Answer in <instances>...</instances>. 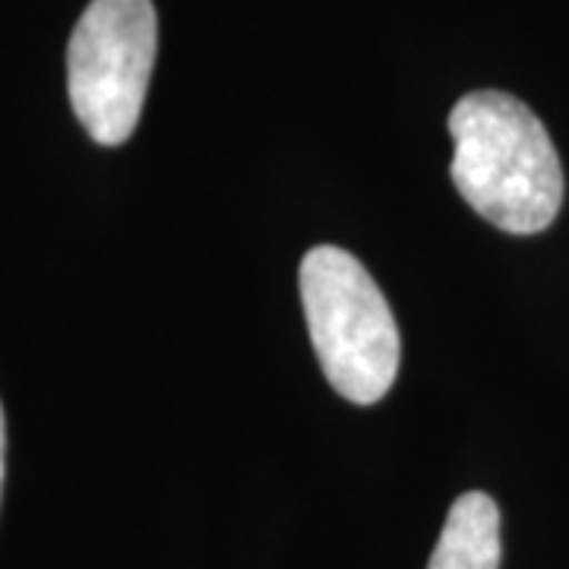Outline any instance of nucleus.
<instances>
[{"label": "nucleus", "mask_w": 569, "mask_h": 569, "mask_svg": "<svg viewBox=\"0 0 569 569\" xmlns=\"http://www.w3.org/2000/svg\"><path fill=\"white\" fill-rule=\"evenodd\" d=\"M500 509L488 493L468 490L449 507L427 569H500Z\"/></svg>", "instance_id": "4"}, {"label": "nucleus", "mask_w": 569, "mask_h": 569, "mask_svg": "<svg viewBox=\"0 0 569 569\" xmlns=\"http://www.w3.org/2000/svg\"><path fill=\"white\" fill-rule=\"evenodd\" d=\"M3 452H7V421H3V408H0V490H3Z\"/></svg>", "instance_id": "5"}, {"label": "nucleus", "mask_w": 569, "mask_h": 569, "mask_svg": "<svg viewBox=\"0 0 569 569\" xmlns=\"http://www.w3.org/2000/svg\"><path fill=\"white\" fill-rule=\"evenodd\" d=\"M301 301L332 389L355 406L380 402L396 383L402 339L365 263L342 247H313L301 260Z\"/></svg>", "instance_id": "2"}, {"label": "nucleus", "mask_w": 569, "mask_h": 569, "mask_svg": "<svg viewBox=\"0 0 569 569\" xmlns=\"http://www.w3.org/2000/svg\"><path fill=\"white\" fill-rule=\"evenodd\" d=\"M159 48L152 0H92L67 44L73 114L99 146H121L140 123Z\"/></svg>", "instance_id": "3"}, {"label": "nucleus", "mask_w": 569, "mask_h": 569, "mask_svg": "<svg viewBox=\"0 0 569 569\" xmlns=\"http://www.w3.org/2000/svg\"><path fill=\"white\" fill-rule=\"evenodd\" d=\"M456 142L449 174L481 219L507 234H538L563 206V164L529 104L481 89L449 111Z\"/></svg>", "instance_id": "1"}]
</instances>
